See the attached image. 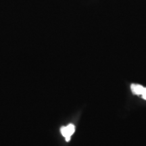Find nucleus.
Instances as JSON below:
<instances>
[{
	"instance_id": "obj_1",
	"label": "nucleus",
	"mask_w": 146,
	"mask_h": 146,
	"mask_svg": "<svg viewBox=\"0 0 146 146\" xmlns=\"http://www.w3.org/2000/svg\"><path fill=\"white\" fill-rule=\"evenodd\" d=\"M74 131H75V127L73 124H69L68 125L66 126V127H62L60 129V132H61L62 135L64 137L66 141H70L71 136L72 135Z\"/></svg>"
},
{
	"instance_id": "obj_2",
	"label": "nucleus",
	"mask_w": 146,
	"mask_h": 146,
	"mask_svg": "<svg viewBox=\"0 0 146 146\" xmlns=\"http://www.w3.org/2000/svg\"><path fill=\"white\" fill-rule=\"evenodd\" d=\"M131 90H132L133 93L136 95H141L143 94L144 88L143 86L140 85H135V84H132L131 86Z\"/></svg>"
},
{
	"instance_id": "obj_3",
	"label": "nucleus",
	"mask_w": 146,
	"mask_h": 146,
	"mask_svg": "<svg viewBox=\"0 0 146 146\" xmlns=\"http://www.w3.org/2000/svg\"><path fill=\"white\" fill-rule=\"evenodd\" d=\"M141 96H142V98H143V99H144V100H146V94L141 95Z\"/></svg>"
}]
</instances>
